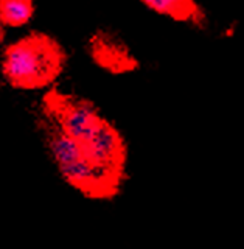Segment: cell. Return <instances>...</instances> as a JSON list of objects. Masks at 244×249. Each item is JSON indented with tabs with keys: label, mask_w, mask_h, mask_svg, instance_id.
<instances>
[{
	"label": "cell",
	"mask_w": 244,
	"mask_h": 249,
	"mask_svg": "<svg viewBox=\"0 0 244 249\" xmlns=\"http://www.w3.org/2000/svg\"><path fill=\"white\" fill-rule=\"evenodd\" d=\"M45 151L67 187L90 201H112L128 181L124 136L92 101L47 92L39 120Z\"/></svg>",
	"instance_id": "cell-1"
},
{
	"label": "cell",
	"mask_w": 244,
	"mask_h": 249,
	"mask_svg": "<svg viewBox=\"0 0 244 249\" xmlns=\"http://www.w3.org/2000/svg\"><path fill=\"white\" fill-rule=\"evenodd\" d=\"M66 66V53L50 36L31 33L6 47L2 75L17 90H41L58 80Z\"/></svg>",
	"instance_id": "cell-2"
},
{
	"label": "cell",
	"mask_w": 244,
	"mask_h": 249,
	"mask_svg": "<svg viewBox=\"0 0 244 249\" xmlns=\"http://www.w3.org/2000/svg\"><path fill=\"white\" fill-rule=\"evenodd\" d=\"M149 10L174 20H201L202 13L194 0H140Z\"/></svg>",
	"instance_id": "cell-3"
},
{
	"label": "cell",
	"mask_w": 244,
	"mask_h": 249,
	"mask_svg": "<svg viewBox=\"0 0 244 249\" xmlns=\"http://www.w3.org/2000/svg\"><path fill=\"white\" fill-rule=\"evenodd\" d=\"M35 13L33 0H0V20L8 28L25 27Z\"/></svg>",
	"instance_id": "cell-4"
}]
</instances>
